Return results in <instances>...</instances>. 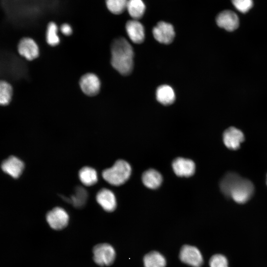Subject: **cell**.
<instances>
[{
	"label": "cell",
	"mask_w": 267,
	"mask_h": 267,
	"mask_svg": "<svg viewBox=\"0 0 267 267\" xmlns=\"http://www.w3.org/2000/svg\"><path fill=\"white\" fill-rule=\"evenodd\" d=\"M111 51L112 67L122 75L130 74L134 65V51L129 42L123 37L115 39Z\"/></svg>",
	"instance_id": "cell-1"
},
{
	"label": "cell",
	"mask_w": 267,
	"mask_h": 267,
	"mask_svg": "<svg viewBox=\"0 0 267 267\" xmlns=\"http://www.w3.org/2000/svg\"><path fill=\"white\" fill-rule=\"evenodd\" d=\"M131 172L130 164L125 160H119L112 167L104 170L102 175L107 182L118 186L124 183L129 179Z\"/></svg>",
	"instance_id": "cell-2"
},
{
	"label": "cell",
	"mask_w": 267,
	"mask_h": 267,
	"mask_svg": "<svg viewBox=\"0 0 267 267\" xmlns=\"http://www.w3.org/2000/svg\"><path fill=\"white\" fill-rule=\"evenodd\" d=\"M254 187L249 179L240 177L233 184L229 193L231 197L236 202L243 204L252 196Z\"/></svg>",
	"instance_id": "cell-3"
},
{
	"label": "cell",
	"mask_w": 267,
	"mask_h": 267,
	"mask_svg": "<svg viewBox=\"0 0 267 267\" xmlns=\"http://www.w3.org/2000/svg\"><path fill=\"white\" fill-rule=\"evenodd\" d=\"M93 259L99 266H109L112 265L116 256L115 249L111 244L107 243H99L93 248Z\"/></svg>",
	"instance_id": "cell-4"
},
{
	"label": "cell",
	"mask_w": 267,
	"mask_h": 267,
	"mask_svg": "<svg viewBox=\"0 0 267 267\" xmlns=\"http://www.w3.org/2000/svg\"><path fill=\"white\" fill-rule=\"evenodd\" d=\"M179 258L182 263L191 267H201L204 258L201 251L196 246L184 245L180 249Z\"/></svg>",
	"instance_id": "cell-5"
},
{
	"label": "cell",
	"mask_w": 267,
	"mask_h": 267,
	"mask_svg": "<svg viewBox=\"0 0 267 267\" xmlns=\"http://www.w3.org/2000/svg\"><path fill=\"white\" fill-rule=\"evenodd\" d=\"M46 220L51 228L59 230L64 228L68 225L69 217L63 208L55 207L46 214Z\"/></svg>",
	"instance_id": "cell-6"
},
{
	"label": "cell",
	"mask_w": 267,
	"mask_h": 267,
	"mask_svg": "<svg viewBox=\"0 0 267 267\" xmlns=\"http://www.w3.org/2000/svg\"><path fill=\"white\" fill-rule=\"evenodd\" d=\"M152 32L155 40L164 44L172 43L175 35L173 25L164 21L158 22L153 28Z\"/></svg>",
	"instance_id": "cell-7"
},
{
	"label": "cell",
	"mask_w": 267,
	"mask_h": 267,
	"mask_svg": "<svg viewBox=\"0 0 267 267\" xmlns=\"http://www.w3.org/2000/svg\"><path fill=\"white\" fill-rule=\"evenodd\" d=\"M100 81L93 73L83 75L80 81V86L83 92L88 96L96 95L100 89Z\"/></svg>",
	"instance_id": "cell-8"
},
{
	"label": "cell",
	"mask_w": 267,
	"mask_h": 267,
	"mask_svg": "<svg viewBox=\"0 0 267 267\" xmlns=\"http://www.w3.org/2000/svg\"><path fill=\"white\" fill-rule=\"evenodd\" d=\"M218 26L228 31H233L239 26V20L237 15L232 11L225 10L221 12L216 17Z\"/></svg>",
	"instance_id": "cell-9"
},
{
	"label": "cell",
	"mask_w": 267,
	"mask_h": 267,
	"mask_svg": "<svg viewBox=\"0 0 267 267\" xmlns=\"http://www.w3.org/2000/svg\"><path fill=\"white\" fill-rule=\"evenodd\" d=\"M18 51L20 55L28 60L37 58L39 54L38 45L35 41L30 38H23L18 45Z\"/></svg>",
	"instance_id": "cell-10"
},
{
	"label": "cell",
	"mask_w": 267,
	"mask_h": 267,
	"mask_svg": "<svg viewBox=\"0 0 267 267\" xmlns=\"http://www.w3.org/2000/svg\"><path fill=\"white\" fill-rule=\"evenodd\" d=\"M244 140L243 133L237 128L230 127L223 134V141L229 149L236 150L239 148L240 143Z\"/></svg>",
	"instance_id": "cell-11"
},
{
	"label": "cell",
	"mask_w": 267,
	"mask_h": 267,
	"mask_svg": "<svg viewBox=\"0 0 267 267\" xmlns=\"http://www.w3.org/2000/svg\"><path fill=\"white\" fill-rule=\"evenodd\" d=\"M172 167L175 173L179 177H190L195 171V165L192 160L181 157L174 160Z\"/></svg>",
	"instance_id": "cell-12"
},
{
	"label": "cell",
	"mask_w": 267,
	"mask_h": 267,
	"mask_svg": "<svg viewBox=\"0 0 267 267\" xmlns=\"http://www.w3.org/2000/svg\"><path fill=\"white\" fill-rule=\"evenodd\" d=\"M126 30L130 40L135 44H140L145 37L144 29L137 20H129L126 24Z\"/></svg>",
	"instance_id": "cell-13"
},
{
	"label": "cell",
	"mask_w": 267,
	"mask_h": 267,
	"mask_svg": "<svg viewBox=\"0 0 267 267\" xmlns=\"http://www.w3.org/2000/svg\"><path fill=\"white\" fill-rule=\"evenodd\" d=\"M96 198L97 203L105 211L111 212L116 209V199L111 190L103 188L98 192Z\"/></svg>",
	"instance_id": "cell-14"
},
{
	"label": "cell",
	"mask_w": 267,
	"mask_h": 267,
	"mask_svg": "<svg viewBox=\"0 0 267 267\" xmlns=\"http://www.w3.org/2000/svg\"><path fill=\"white\" fill-rule=\"evenodd\" d=\"M3 172L14 178H18L22 173L24 163L15 156H10L4 161L1 164Z\"/></svg>",
	"instance_id": "cell-15"
},
{
	"label": "cell",
	"mask_w": 267,
	"mask_h": 267,
	"mask_svg": "<svg viewBox=\"0 0 267 267\" xmlns=\"http://www.w3.org/2000/svg\"><path fill=\"white\" fill-rule=\"evenodd\" d=\"M143 264L144 267H166L167 260L159 251H152L144 255Z\"/></svg>",
	"instance_id": "cell-16"
},
{
	"label": "cell",
	"mask_w": 267,
	"mask_h": 267,
	"mask_svg": "<svg viewBox=\"0 0 267 267\" xmlns=\"http://www.w3.org/2000/svg\"><path fill=\"white\" fill-rule=\"evenodd\" d=\"M142 180L144 185L147 187L156 189L160 186L162 181V177L156 170L149 169L143 173Z\"/></svg>",
	"instance_id": "cell-17"
},
{
	"label": "cell",
	"mask_w": 267,
	"mask_h": 267,
	"mask_svg": "<svg viewBox=\"0 0 267 267\" xmlns=\"http://www.w3.org/2000/svg\"><path fill=\"white\" fill-rule=\"evenodd\" d=\"M156 95L157 100L165 105L172 104L175 100V93L173 88L167 85L159 86L156 90Z\"/></svg>",
	"instance_id": "cell-18"
},
{
	"label": "cell",
	"mask_w": 267,
	"mask_h": 267,
	"mask_svg": "<svg viewBox=\"0 0 267 267\" xmlns=\"http://www.w3.org/2000/svg\"><path fill=\"white\" fill-rule=\"evenodd\" d=\"M126 9L133 19L137 20L143 15L145 5L142 0H128Z\"/></svg>",
	"instance_id": "cell-19"
},
{
	"label": "cell",
	"mask_w": 267,
	"mask_h": 267,
	"mask_svg": "<svg viewBox=\"0 0 267 267\" xmlns=\"http://www.w3.org/2000/svg\"><path fill=\"white\" fill-rule=\"evenodd\" d=\"M79 177L81 182L86 186H91L97 181L96 171L92 168L85 167L79 172Z\"/></svg>",
	"instance_id": "cell-20"
},
{
	"label": "cell",
	"mask_w": 267,
	"mask_h": 267,
	"mask_svg": "<svg viewBox=\"0 0 267 267\" xmlns=\"http://www.w3.org/2000/svg\"><path fill=\"white\" fill-rule=\"evenodd\" d=\"M240 177L237 174L233 172L226 173L223 177L220 182V188L224 195L229 197L231 187Z\"/></svg>",
	"instance_id": "cell-21"
},
{
	"label": "cell",
	"mask_w": 267,
	"mask_h": 267,
	"mask_svg": "<svg viewBox=\"0 0 267 267\" xmlns=\"http://www.w3.org/2000/svg\"><path fill=\"white\" fill-rule=\"evenodd\" d=\"M12 93L11 85L6 81H0V105L8 104L11 100Z\"/></svg>",
	"instance_id": "cell-22"
},
{
	"label": "cell",
	"mask_w": 267,
	"mask_h": 267,
	"mask_svg": "<svg viewBox=\"0 0 267 267\" xmlns=\"http://www.w3.org/2000/svg\"><path fill=\"white\" fill-rule=\"evenodd\" d=\"M58 28L56 24L51 22L47 25L46 39L47 44L51 46L57 45L60 42V39L57 34Z\"/></svg>",
	"instance_id": "cell-23"
},
{
	"label": "cell",
	"mask_w": 267,
	"mask_h": 267,
	"mask_svg": "<svg viewBox=\"0 0 267 267\" xmlns=\"http://www.w3.org/2000/svg\"><path fill=\"white\" fill-rule=\"evenodd\" d=\"M127 2L128 0H106V5L109 11L118 15L126 9Z\"/></svg>",
	"instance_id": "cell-24"
},
{
	"label": "cell",
	"mask_w": 267,
	"mask_h": 267,
	"mask_svg": "<svg viewBox=\"0 0 267 267\" xmlns=\"http://www.w3.org/2000/svg\"><path fill=\"white\" fill-rule=\"evenodd\" d=\"M88 194L86 190L81 187H78L76 189L75 194L72 196L70 202L77 208L82 207L86 203Z\"/></svg>",
	"instance_id": "cell-25"
},
{
	"label": "cell",
	"mask_w": 267,
	"mask_h": 267,
	"mask_svg": "<svg viewBox=\"0 0 267 267\" xmlns=\"http://www.w3.org/2000/svg\"><path fill=\"white\" fill-rule=\"evenodd\" d=\"M227 258L222 254H215L209 260V267H229Z\"/></svg>",
	"instance_id": "cell-26"
},
{
	"label": "cell",
	"mask_w": 267,
	"mask_h": 267,
	"mask_svg": "<svg viewBox=\"0 0 267 267\" xmlns=\"http://www.w3.org/2000/svg\"><path fill=\"white\" fill-rule=\"evenodd\" d=\"M235 8L242 13L248 12L253 6L252 0H231Z\"/></svg>",
	"instance_id": "cell-27"
},
{
	"label": "cell",
	"mask_w": 267,
	"mask_h": 267,
	"mask_svg": "<svg viewBox=\"0 0 267 267\" xmlns=\"http://www.w3.org/2000/svg\"><path fill=\"white\" fill-rule=\"evenodd\" d=\"M60 31L65 36H69L72 33V27L67 23H64L61 26Z\"/></svg>",
	"instance_id": "cell-28"
},
{
	"label": "cell",
	"mask_w": 267,
	"mask_h": 267,
	"mask_svg": "<svg viewBox=\"0 0 267 267\" xmlns=\"http://www.w3.org/2000/svg\"></svg>",
	"instance_id": "cell-29"
}]
</instances>
